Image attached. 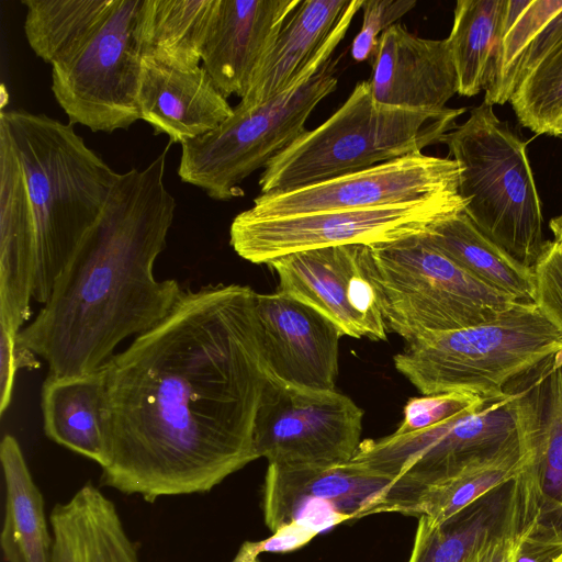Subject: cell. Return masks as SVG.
Wrapping results in <instances>:
<instances>
[{
    "mask_svg": "<svg viewBox=\"0 0 562 562\" xmlns=\"http://www.w3.org/2000/svg\"><path fill=\"white\" fill-rule=\"evenodd\" d=\"M317 535L314 529L304 524L292 522L267 539L245 541L232 562H260L259 555L263 552H291L307 544Z\"/></svg>",
    "mask_w": 562,
    "mask_h": 562,
    "instance_id": "8d00e7d4",
    "label": "cell"
},
{
    "mask_svg": "<svg viewBox=\"0 0 562 562\" xmlns=\"http://www.w3.org/2000/svg\"><path fill=\"white\" fill-rule=\"evenodd\" d=\"M140 3L116 0L99 27L52 64V91L70 124L110 134L139 120L135 22Z\"/></svg>",
    "mask_w": 562,
    "mask_h": 562,
    "instance_id": "30bf717a",
    "label": "cell"
},
{
    "mask_svg": "<svg viewBox=\"0 0 562 562\" xmlns=\"http://www.w3.org/2000/svg\"><path fill=\"white\" fill-rule=\"evenodd\" d=\"M509 490L496 488L440 525L418 517L408 562H470L501 528Z\"/></svg>",
    "mask_w": 562,
    "mask_h": 562,
    "instance_id": "f1b7e54d",
    "label": "cell"
},
{
    "mask_svg": "<svg viewBox=\"0 0 562 562\" xmlns=\"http://www.w3.org/2000/svg\"><path fill=\"white\" fill-rule=\"evenodd\" d=\"M137 106L155 134L180 145L214 131L234 112L203 66L178 70L145 58Z\"/></svg>",
    "mask_w": 562,
    "mask_h": 562,
    "instance_id": "d6986e66",
    "label": "cell"
},
{
    "mask_svg": "<svg viewBox=\"0 0 562 562\" xmlns=\"http://www.w3.org/2000/svg\"><path fill=\"white\" fill-rule=\"evenodd\" d=\"M217 0H142L135 40L142 58L178 69L200 67Z\"/></svg>",
    "mask_w": 562,
    "mask_h": 562,
    "instance_id": "d4e9b609",
    "label": "cell"
},
{
    "mask_svg": "<svg viewBox=\"0 0 562 562\" xmlns=\"http://www.w3.org/2000/svg\"><path fill=\"white\" fill-rule=\"evenodd\" d=\"M255 293L182 290L164 319L102 367L103 485L153 503L211 492L257 459L254 426L271 372Z\"/></svg>",
    "mask_w": 562,
    "mask_h": 562,
    "instance_id": "6da1fadb",
    "label": "cell"
},
{
    "mask_svg": "<svg viewBox=\"0 0 562 562\" xmlns=\"http://www.w3.org/2000/svg\"><path fill=\"white\" fill-rule=\"evenodd\" d=\"M555 562H562V557L559 560H557Z\"/></svg>",
    "mask_w": 562,
    "mask_h": 562,
    "instance_id": "60d3db41",
    "label": "cell"
},
{
    "mask_svg": "<svg viewBox=\"0 0 562 562\" xmlns=\"http://www.w3.org/2000/svg\"><path fill=\"white\" fill-rule=\"evenodd\" d=\"M24 33L32 50L53 64L91 34L112 12L116 0H22Z\"/></svg>",
    "mask_w": 562,
    "mask_h": 562,
    "instance_id": "4dcf8cb0",
    "label": "cell"
},
{
    "mask_svg": "<svg viewBox=\"0 0 562 562\" xmlns=\"http://www.w3.org/2000/svg\"><path fill=\"white\" fill-rule=\"evenodd\" d=\"M416 4L415 0H364L361 29L350 48L353 60L371 61L380 36Z\"/></svg>",
    "mask_w": 562,
    "mask_h": 562,
    "instance_id": "e575fe53",
    "label": "cell"
},
{
    "mask_svg": "<svg viewBox=\"0 0 562 562\" xmlns=\"http://www.w3.org/2000/svg\"><path fill=\"white\" fill-rule=\"evenodd\" d=\"M520 520L519 502L512 481L501 528L479 549L470 562H515Z\"/></svg>",
    "mask_w": 562,
    "mask_h": 562,
    "instance_id": "d590c367",
    "label": "cell"
},
{
    "mask_svg": "<svg viewBox=\"0 0 562 562\" xmlns=\"http://www.w3.org/2000/svg\"><path fill=\"white\" fill-rule=\"evenodd\" d=\"M535 427L533 380L527 373L522 416L516 434L499 447L470 460L439 483L422 488L403 515L424 516L431 525H440L510 483L532 454Z\"/></svg>",
    "mask_w": 562,
    "mask_h": 562,
    "instance_id": "ffe728a7",
    "label": "cell"
},
{
    "mask_svg": "<svg viewBox=\"0 0 562 562\" xmlns=\"http://www.w3.org/2000/svg\"><path fill=\"white\" fill-rule=\"evenodd\" d=\"M562 43V0H507L483 103L509 102L520 83Z\"/></svg>",
    "mask_w": 562,
    "mask_h": 562,
    "instance_id": "7402d4cb",
    "label": "cell"
},
{
    "mask_svg": "<svg viewBox=\"0 0 562 562\" xmlns=\"http://www.w3.org/2000/svg\"><path fill=\"white\" fill-rule=\"evenodd\" d=\"M16 334L3 322H0V414L8 409L12 398L15 373L19 370L15 361Z\"/></svg>",
    "mask_w": 562,
    "mask_h": 562,
    "instance_id": "74e56055",
    "label": "cell"
},
{
    "mask_svg": "<svg viewBox=\"0 0 562 562\" xmlns=\"http://www.w3.org/2000/svg\"><path fill=\"white\" fill-rule=\"evenodd\" d=\"M255 313L271 374L305 389L335 390L338 326L313 306L282 292L255 293Z\"/></svg>",
    "mask_w": 562,
    "mask_h": 562,
    "instance_id": "2e32d148",
    "label": "cell"
},
{
    "mask_svg": "<svg viewBox=\"0 0 562 562\" xmlns=\"http://www.w3.org/2000/svg\"><path fill=\"white\" fill-rule=\"evenodd\" d=\"M370 248L386 329L406 342L493 319L520 303L472 277L425 232Z\"/></svg>",
    "mask_w": 562,
    "mask_h": 562,
    "instance_id": "52a82bcc",
    "label": "cell"
},
{
    "mask_svg": "<svg viewBox=\"0 0 562 562\" xmlns=\"http://www.w3.org/2000/svg\"><path fill=\"white\" fill-rule=\"evenodd\" d=\"M268 266L278 273L279 292L313 306L344 335L386 339L370 246L310 249L277 258Z\"/></svg>",
    "mask_w": 562,
    "mask_h": 562,
    "instance_id": "9a60e30c",
    "label": "cell"
},
{
    "mask_svg": "<svg viewBox=\"0 0 562 562\" xmlns=\"http://www.w3.org/2000/svg\"><path fill=\"white\" fill-rule=\"evenodd\" d=\"M4 477V517L0 546L5 562H50L53 536L44 497L33 480L21 446L11 435L0 445Z\"/></svg>",
    "mask_w": 562,
    "mask_h": 562,
    "instance_id": "484cf974",
    "label": "cell"
},
{
    "mask_svg": "<svg viewBox=\"0 0 562 562\" xmlns=\"http://www.w3.org/2000/svg\"><path fill=\"white\" fill-rule=\"evenodd\" d=\"M485 400L469 393L448 392L411 398L396 435L423 431L476 411Z\"/></svg>",
    "mask_w": 562,
    "mask_h": 562,
    "instance_id": "d6a6232c",
    "label": "cell"
},
{
    "mask_svg": "<svg viewBox=\"0 0 562 562\" xmlns=\"http://www.w3.org/2000/svg\"><path fill=\"white\" fill-rule=\"evenodd\" d=\"M117 176L69 122L1 111L0 319L14 333L30 319L31 297L49 299Z\"/></svg>",
    "mask_w": 562,
    "mask_h": 562,
    "instance_id": "3957f363",
    "label": "cell"
},
{
    "mask_svg": "<svg viewBox=\"0 0 562 562\" xmlns=\"http://www.w3.org/2000/svg\"><path fill=\"white\" fill-rule=\"evenodd\" d=\"M531 472L542 516L562 529V349L537 366Z\"/></svg>",
    "mask_w": 562,
    "mask_h": 562,
    "instance_id": "83f0119b",
    "label": "cell"
},
{
    "mask_svg": "<svg viewBox=\"0 0 562 562\" xmlns=\"http://www.w3.org/2000/svg\"><path fill=\"white\" fill-rule=\"evenodd\" d=\"M440 143L461 169L458 193L465 214L510 257L532 268L547 240L528 143L483 102Z\"/></svg>",
    "mask_w": 562,
    "mask_h": 562,
    "instance_id": "5b68a950",
    "label": "cell"
},
{
    "mask_svg": "<svg viewBox=\"0 0 562 562\" xmlns=\"http://www.w3.org/2000/svg\"><path fill=\"white\" fill-rule=\"evenodd\" d=\"M104 396L102 368L77 378L46 376L41 392L45 435L101 468L106 461Z\"/></svg>",
    "mask_w": 562,
    "mask_h": 562,
    "instance_id": "cb8c5ba5",
    "label": "cell"
},
{
    "mask_svg": "<svg viewBox=\"0 0 562 562\" xmlns=\"http://www.w3.org/2000/svg\"><path fill=\"white\" fill-rule=\"evenodd\" d=\"M302 0H217L202 66L228 98L247 93L255 71Z\"/></svg>",
    "mask_w": 562,
    "mask_h": 562,
    "instance_id": "ac0fdd59",
    "label": "cell"
},
{
    "mask_svg": "<svg viewBox=\"0 0 562 562\" xmlns=\"http://www.w3.org/2000/svg\"><path fill=\"white\" fill-rule=\"evenodd\" d=\"M527 372L476 411L423 431L361 441L349 462L403 483L413 492V499L422 488L439 483L516 434Z\"/></svg>",
    "mask_w": 562,
    "mask_h": 562,
    "instance_id": "8fae6325",
    "label": "cell"
},
{
    "mask_svg": "<svg viewBox=\"0 0 562 562\" xmlns=\"http://www.w3.org/2000/svg\"><path fill=\"white\" fill-rule=\"evenodd\" d=\"M560 137H562V125H561V128H560V134H559Z\"/></svg>",
    "mask_w": 562,
    "mask_h": 562,
    "instance_id": "ab89813d",
    "label": "cell"
},
{
    "mask_svg": "<svg viewBox=\"0 0 562 562\" xmlns=\"http://www.w3.org/2000/svg\"><path fill=\"white\" fill-rule=\"evenodd\" d=\"M562 349V334L535 303H517L475 325L422 335L394 366L423 395L460 392L484 400Z\"/></svg>",
    "mask_w": 562,
    "mask_h": 562,
    "instance_id": "8992f818",
    "label": "cell"
},
{
    "mask_svg": "<svg viewBox=\"0 0 562 562\" xmlns=\"http://www.w3.org/2000/svg\"><path fill=\"white\" fill-rule=\"evenodd\" d=\"M330 61L308 82L294 85L254 108L236 105L217 128L182 144L181 181L216 201L243 195L240 183L306 132L314 109L336 90L337 61Z\"/></svg>",
    "mask_w": 562,
    "mask_h": 562,
    "instance_id": "ba28073f",
    "label": "cell"
},
{
    "mask_svg": "<svg viewBox=\"0 0 562 562\" xmlns=\"http://www.w3.org/2000/svg\"><path fill=\"white\" fill-rule=\"evenodd\" d=\"M460 173L454 159L418 151L306 187L260 194L244 212L267 218L414 202L458 193Z\"/></svg>",
    "mask_w": 562,
    "mask_h": 562,
    "instance_id": "5bb4252c",
    "label": "cell"
},
{
    "mask_svg": "<svg viewBox=\"0 0 562 562\" xmlns=\"http://www.w3.org/2000/svg\"><path fill=\"white\" fill-rule=\"evenodd\" d=\"M427 239L487 286L520 303H535L532 268L526 267L486 237L464 210L431 225Z\"/></svg>",
    "mask_w": 562,
    "mask_h": 562,
    "instance_id": "4316f807",
    "label": "cell"
},
{
    "mask_svg": "<svg viewBox=\"0 0 562 562\" xmlns=\"http://www.w3.org/2000/svg\"><path fill=\"white\" fill-rule=\"evenodd\" d=\"M369 80L373 99L392 108L441 111L458 93L447 38L430 40L395 23L379 38Z\"/></svg>",
    "mask_w": 562,
    "mask_h": 562,
    "instance_id": "e0dca14e",
    "label": "cell"
},
{
    "mask_svg": "<svg viewBox=\"0 0 562 562\" xmlns=\"http://www.w3.org/2000/svg\"><path fill=\"white\" fill-rule=\"evenodd\" d=\"M171 143L145 168L119 173L101 218L57 278L34 321L15 344L48 364V378L101 369L124 339L164 319L182 293L157 280L177 202L165 182Z\"/></svg>",
    "mask_w": 562,
    "mask_h": 562,
    "instance_id": "7a4b0ae2",
    "label": "cell"
},
{
    "mask_svg": "<svg viewBox=\"0 0 562 562\" xmlns=\"http://www.w3.org/2000/svg\"><path fill=\"white\" fill-rule=\"evenodd\" d=\"M363 411L333 390H312L269 374L257 411L256 458L293 467L348 463L360 445Z\"/></svg>",
    "mask_w": 562,
    "mask_h": 562,
    "instance_id": "7c38bea8",
    "label": "cell"
},
{
    "mask_svg": "<svg viewBox=\"0 0 562 562\" xmlns=\"http://www.w3.org/2000/svg\"><path fill=\"white\" fill-rule=\"evenodd\" d=\"M549 228L554 235V240L562 243V214L550 220Z\"/></svg>",
    "mask_w": 562,
    "mask_h": 562,
    "instance_id": "f35d334b",
    "label": "cell"
},
{
    "mask_svg": "<svg viewBox=\"0 0 562 562\" xmlns=\"http://www.w3.org/2000/svg\"><path fill=\"white\" fill-rule=\"evenodd\" d=\"M50 562H139L115 504L87 482L52 509Z\"/></svg>",
    "mask_w": 562,
    "mask_h": 562,
    "instance_id": "44dd1931",
    "label": "cell"
},
{
    "mask_svg": "<svg viewBox=\"0 0 562 562\" xmlns=\"http://www.w3.org/2000/svg\"><path fill=\"white\" fill-rule=\"evenodd\" d=\"M349 2L301 1L266 52L247 93L237 105L254 108L286 91L333 32Z\"/></svg>",
    "mask_w": 562,
    "mask_h": 562,
    "instance_id": "603a6c76",
    "label": "cell"
},
{
    "mask_svg": "<svg viewBox=\"0 0 562 562\" xmlns=\"http://www.w3.org/2000/svg\"><path fill=\"white\" fill-rule=\"evenodd\" d=\"M406 494L401 482L351 462L331 467L269 463L263 519L272 532L301 522L319 533L344 521L397 513Z\"/></svg>",
    "mask_w": 562,
    "mask_h": 562,
    "instance_id": "4fadbf2b",
    "label": "cell"
},
{
    "mask_svg": "<svg viewBox=\"0 0 562 562\" xmlns=\"http://www.w3.org/2000/svg\"><path fill=\"white\" fill-rule=\"evenodd\" d=\"M519 123L559 136L562 125V43L520 83L509 100Z\"/></svg>",
    "mask_w": 562,
    "mask_h": 562,
    "instance_id": "1f68e13d",
    "label": "cell"
},
{
    "mask_svg": "<svg viewBox=\"0 0 562 562\" xmlns=\"http://www.w3.org/2000/svg\"><path fill=\"white\" fill-rule=\"evenodd\" d=\"M507 0H459L447 41L458 93L474 97L485 90L494 54L502 37Z\"/></svg>",
    "mask_w": 562,
    "mask_h": 562,
    "instance_id": "f546056e",
    "label": "cell"
},
{
    "mask_svg": "<svg viewBox=\"0 0 562 562\" xmlns=\"http://www.w3.org/2000/svg\"><path fill=\"white\" fill-rule=\"evenodd\" d=\"M465 108L441 111L378 103L360 81L324 123L304 132L261 172V194L289 191L393 160L440 143Z\"/></svg>",
    "mask_w": 562,
    "mask_h": 562,
    "instance_id": "277c9868",
    "label": "cell"
},
{
    "mask_svg": "<svg viewBox=\"0 0 562 562\" xmlns=\"http://www.w3.org/2000/svg\"><path fill=\"white\" fill-rule=\"evenodd\" d=\"M533 302L562 334V243L547 240L532 266Z\"/></svg>",
    "mask_w": 562,
    "mask_h": 562,
    "instance_id": "836d02e7",
    "label": "cell"
},
{
    "mask_svg": "<svg viewBox=\"0 0 562 562\" xmlns=\"http://www.w3.org/2000/svg\"><path fill=\"white\" fill-rule=\"evenodd\" d=\"M464 210L459 193L374 207L330 210L279 217H252L244 211L229 228L235 252L252 263L304 250L394 241L426 232Z\"/></svg>",
    "mask_w": 562,
    "mask_h": 562,
    "instance_id": "9c48e42d",
    "label": "cell"
}]
</instances>
